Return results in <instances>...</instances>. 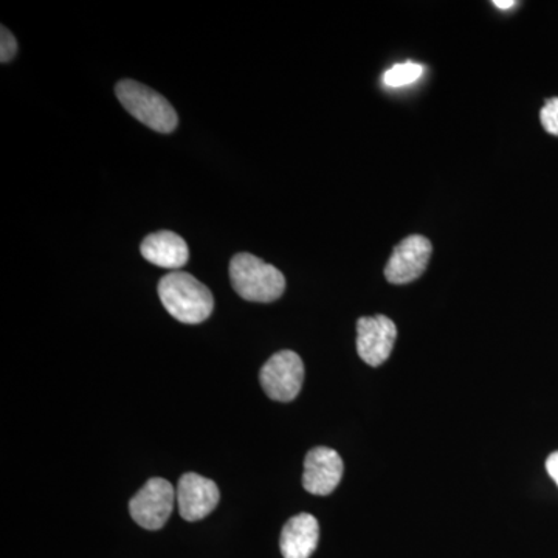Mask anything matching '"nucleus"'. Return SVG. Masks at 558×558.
<instances>
[{
	"label": "nucleus",
	"mask_w": 558,
	"mask_h": 558,
	"mask_svg": "<svg viewBox=\"0 0 558 558\" xmlns=\"http://www.w3.org/2000/svg\"><path fill=\"white\" fill-rule=\"evenodd\" d=\"M159 296L165 310L185 325H199L215 310L211 290L185 271H171L159 282Z\"/></svg>",
	"instance_id": "nucleus-1"
},
{
	"label": "nucleus",
	"mask_w": 558,
	"mask_h": 558,
	"mask_svg": "<svg viewBox=\"0 0 558 558\" xmlns=\"http://www.w3.org/2000/svg\"><path fill=\"white\" fill-rule=\"evenodd\" d=\"M230 279L238 295L253 303H274L281 299L286 290L284 275L250 253L233 256Z\"/></svg>",
	"instance_id": "nucleus-2"
},
{
	"label": "nucleus",
	"mask_w": 558,
	"mask_h": 558,
	"mask_svg": "<svg viewBox=\"0 0 558 558\" xmlns=\"http://www.w3.org/2000/svg\"><path fill=\"white\" fill-rule=\"evenodd\" d=\"M116 95L123 108L150 130L170 134L178 128V112L159 92L149 89L137 81L123 80L117 84Z\"/></svg>",
	"instance_id": "nucleus-3"
},
{
	"label": "nucleus",
	"mask_w": 558,
	"mask_h": 558,
	"mask_svg": "<svg viewBox=\"0 0 558 558\" xmlns=\"http://www.w3.org/2000/svg\"><path fill=\"white\" fill-rule=\"evenodd\" d=\"M175 490L163 478H150L130 501V512L135 523L148 531H159L170 520L174 509Z\"/></svg>",
	"instance_id": "nucleus-4"
},
{
	"label": "nucleus",
	"mask_w": 558,
	"mask_h": 558,
	"mask_svg": "<svg viewBox=\"0 0 558 558\" xmlns=\"http://www.w3.org/2000/svg\"><path fill=\"white\" fill-rule=\"evenodd\" d=\"M260 385L270 399L292 402L304 381V365L293 351H279L267 360L259 374Z\"/></svg>",
	"instance_id": "nucleus-5"
},
{
	"label": "nucleus",
	"mask_w": 558,
	"mask_h": 558,
	"mask_svg": "<svg viewBox=\"0 0 558 558\" xmlns=\"http://www.w3.org/2000/svg\"><path fill=\"white\" fill-rule=\"evenodd\" d=\"M432 252L433 245L427 238L421 234L405 238L392 250L391 258L385 267V278L391 284H409L427 270Z\"/></svg>",
	"instance_id": "nucleus-6"
},
{
	"label": "nucleus",
	"mask_w": 558,
	"mask_h": 558,
	"mask_svg": "<svg viewBox=\"0 0 558 558\" xmlns=\"http://www.w3.org/2000/svg\"><path fill=\"white\" fill-rule=\"evenodd\" d=\"M398 339V328L395 322L376 315V317H362L357 322V351L360 359L369 366H380L391 355Z\"/></svg>",
	"instance_id": "nucleus-7"
},
{
	"label": "nucleus",
	"mask_w": 558,
	"mask_h": 558,
	"mask_svg": "<svg viewBox=\"0 0 558 558\" xmlns=\"http://www.w3.org/2000/svg\"><path fill=\"white\" fill-rule=\"evenodd\" d=\"M180 517L186 521H199L209 515L218 506L220 494L215 481L197 475V473H185L179 480L175 490Z\"/></svg>",
	"instance_id": "nucleus-8"
},
{
	"label": "nucleus",
	"mask_w": 558,
	"mask_h": 558,
	"mask_svg": "<svg viewBox=\"0 0 558 558\" xmlns=\"http://www.w3.org/2000/svg\"><path fill=\"white\" fill-rule=\"evenodd\" d=\"M343 459L329 447H315L304 459L303 487L312 495L332 494L343 478Z\"/></svg>",
	"instance_id": "nucleus-9"
},
{
	"label": "nucleus",
	"mask_w": 558,
	"mask_h": 558,
	"mask_svg": "<svg viewBox=\"0 0 558 558\" xmlns=\"http://www.w3.org/2000/svg\"><path fill=\"white\" fill-rule=\"evenodd\" d=\"M143 258L161 269L178 271L190 259V250L185 240L172 231H159L149 234L140 245Z\"/></svg>",
	"instance_id": "nucleus-10"
},
{
	"label": "nucleus",
	"mask_w": 558,
	"mask_h": 558,
	"mask_svg": "<svg viewBox=\"0 0 558 558\" xmlns=\"http://www.w3.org/2000/svg\"><path fill=\"white\" fill-rule=\"evenodd\" d=\"M319 539L318 521L311 513L292 517L282 527L279 548L284 558H311Z\"/></svg>",
	"instance_id": "nucleus-11"
},
{
	"label": "nucleus",
	"mask_w": 558,
	"mask_h": 558,
	"mask_svg": "<svg viewBox=\"0 0 558 558\" xmlns=\"http://www.w3.org/2000/svg\"><path fill=\"white\" fill-rule=\"evenodd\" d=\"M422 75L421 65L407 62V64H398L388 70L384 75V81L387 86L402 87L407 84L414 83Z\"/></svg>",
	"instance_id": "nucleus-12"
},
{
	"label": "nucleus",
	"mask_w": 558,
	"mask_h": 558,
	"mask_svg": "<svg viewBox=\"0 0 558 558\" xmlns=\"http://www.w3.org/2000/svg\"><path fill=\"white\" fill-rule=\"evenodd\" d=\"M539 121L543 128L550 135L558 137V98H549L546 100L543 109L539 110Z\"/></svg>",
	"instance_id": "nucleus-13"
},
{
	"label": "nucleus",
	"mask_w": 558,
	"mask_h": 558,
	"mask_svg": "<svg viewBox=\"0 0 558 558\" xmlns=\"http://www.w3.org/2000/svg\"><path fill=\"white\" fill-rule=\"evenodd\" d=\"M2 39H0V61L2 64L10 62L16 57L17 53V40L11 35L9 28L2 27Z\"/></svg>",
	"instance_id": "nucleus-14"
},
{
	"label": "nucleus",
	"mask_w": 558,
	"mask_h": 558,
	"mask_svg": "<svg viewBox=\"0 0 558 558\" xmlns=\"http://www.w3.org/2000/svg\"><path fill=\"white\" fill-rule=\"evenodd\" d=\"M546 470H548L550 478L556 481L558 486V451L556 453L550 454L548 461H546Z\"/></svg>",
	"instance_id": "nucleus-15"
},
{
	"label": "nucleus",
	"mask_w": 558,
	"mask_h": 558,
	"mask_svg": "<svg viewBox=\"0 0 558 558\" xmlns=\"http://www.w3.org/2000/svg\"><path fill=\"white\" fill-rule=\"evenodd\" d=\"M494 5L501 10H508L510 7L515 5V0H508V2H505V0H494Z\"/></svg>",
	"instance_id": "nucleus-16"
}]
</instances>
